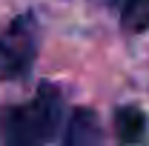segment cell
<instances>
[{
    "instance_id": "5",
    "label": "cell",
    "mask_w": 149,
    "mask_h": 146,
    "mask_svg": "<svg viewBox=\"0 0 149 146\" xmlns=\"http://www.w3.org/2000/svg\"><path fill=\"white\" fill-rule=\"evenodd\" d=\"M120 23L129 32H146L149 29V0H126Z\"/></svg>"
},
{
    "instance_id": "1",
    "label": "cell",
    "mask_w": 149,
    "mask_h": 146,
    "mask_svg": "<svg viewBox=\"0 0 149 146\" xmlns=\"http://www.w3.org/2000/svg\"><path fill=\"white\" fill-rule=\"evenodd\" d=\"M63 100L52 83H43L37 95L23 106H9L3 112V138L9 143H49L60 132Z\"/></svg>"
},
{
    "instance_id": "3",
    "label": "cell",
    "mask_w": 149,
    "mask_h": 146,
    "mask_svg": "<svg viewBox=\"0 0 149 146\" xmlns=\"http://www.w3.org/2000/svg\"><path fill=\"white\" fill-rule=\"evenodd\" d=\"M103 138L100 132V120L92 109H74L66 132H63V143L66 146H83V143H97Z\"/></svg>"
},
{
    "instance_id": "4",
    "label": "cell",
    "mask_w": 149,
    "mask_h": 146,
    "mask_svg": "<svg viewBox=\"0 0 149 146\" xmlns=\"http://www.w3.org/2000/svg\"><path fill=\"white\" fill-rule=\"evenodd\" d=\"M115 126H118V138L126 140V143H135L146 135V115L135 106H123L115 115Z\"/></svg>"
},
{
    "instance_id": "2",
    "label": "cell",
    "mask_w": 149,
    "mask_h": 146,
    "mask_svg": "<svg viewBox=\"0 0 149 146\" xmlns=\"http://www.w3.org/2000/svg\"><path fill=\"white\" fill-rule=\"evenodd\" d=\"M37 40H40V26L32 12L17 15L3 35H0V77L9 83H17L29 77L37 57Z\"/></svg>"
}]
</instances>
